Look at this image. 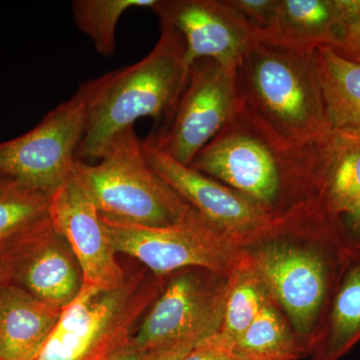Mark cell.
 <instances>
[{
  "label": "cell",
  "mask_w": 360,
  "mask_h": 360,
  "mask_svg": "<svg viewBox=\"0 0 360 360\" xmlns=\"http://www.w3.org/2000/svg\"><path fill=\"white\" fill-rule=\"evenodd\" d=\"M319 139L307 143L288 141L241 104L191 167L231 187L276 219L292 194H317Z\"/></svg>",
  "instance_id": "1"
},
{
  "label": "cell",
  "mask_w": 360,
  "mask_h": 360,
  "mask_svg": "<svg viewBox=\"0 0 360 360\" xmlns=\"http://www.w3.org/2000/svg\"><path fill=\"white\" fill-rule=\"evenodd\" d=\"M160 25V39L146 58L94 79L77 160H101L113 139L139 118L167 120L172 115L191 66L184 37Z\"/></svg>",
  "instance_id": "2"
},
{
  "label": "cell",
  "mask_w": 360,
  "mask_h": 360,
  "mask_svg": "<svg viewBox=\"0 0 360 360\" xmlns=\"http://www.w3.org/2000/svg\"><path fill=\"white\" fill-rule=\"evenodd\" d=\"M314 51L253 39L236 65L243 108L297 143L315 141L329 127Z\"/></svg>",
  "instance_id": "3"
},
{
  "label": "cell",
  "mask_w": 360,
  "mask_h": 360,
  "mask_svg": "<svg viewBox=\"0 0 360 360\" xmlns=\"http://www.w3.org/2000/svg\"><path fill=\"white\" fill-rule=\"evenodd\" d=\"M73 175L112 221L162 227L200 214L149 167L134 127L117 135L96 165L77 160Z\"/></svg>",
  "instance_id": "4"
},
{
  "label": "cell",
  "mask_w": 360,
  "mask_h": 360,
  "mask_svg": "<svg viewBox=\"0 0 360 360\" xmlns=\"http://www.w3.org/2000/svg\"><path fill=\"white\" fill-rule=\"evenodd\" d=\"M158 290L143 272L116 290L82 288L35 360L110 359L131 343L135 326Z\"/></svg>",
  "instance_id": "5"
},
{
  "label": "cell",
  "mask_w": 360,
  "mask_h": 360,
  "mask_svg": "<svg viewBox=\"0 0 360 360\" xmlns=\"http://www.w3.org/2000/svg\"><path fill=\"white\" fill-rule=\"evenodd\" d=\"M94 79L49 111L32 130L0 141V179L53 195L72 177Z\"/></svg>",
  "instance_id": "6"
},
{
  "label": "cell",
  "mask_w": 360,
  "mask_h": 360,
  "mask_svg": "<svg viewBox=\"0 0 360 360\" xmlns=\"http://www.w3.org/2000/svg\"><path fill=\"white\" fill-rule=\"evenodd\" d=\"M240 105L236 65L200 59L191 66L184 89L162 129L146 141L172 160L191 165Z\"/></svg>",
  "instance_id": "7"
},
{
  "label": "cell",
  "mask_w": 360,
  "mask_h": 360,
  "mask_svg": "<svg viewBox=\"0 0 360 360\" xmlns=\"http://www.w3.org/2000/svg\"><path fill=\"white\" fill-rule=\"evenodd\" d=\"M103 221L113 250L136 258L155 274L189 266L224 269V250L212 225L200 214L162 227L120 224L104 217Z\"/></svg>",
  "instance_id": "8"
},
{
  "label": "cell",
  "mask_w": 360,
  "mask_h": 360,
  "mask_svg": "<svg viewBox=\"0 0 360 360\" xmlns=\"http://www.w3.org/2000/svg\"><path fill=\"white\" fill-rule=\"evenodd\" d=\"M4 285L65 309L79 295L82 274L70 245L51 219L0 252Z\"/></svg>",
  "instance_id": "9"
},
{
  "label": "cell",
  "mask_w": 360,
  "mask_h": 360,
  "mask_svg": "<svg viewBox=\"0 0 360 360\" xmlns=\"http://www.w3.org/2000/svg\"><path fill=\"white\" fill-rule=\"evenodd\" d=\"M333 260L321 250L269 243L255 252L260 276L284 307L298 333H309L328 300Z\"/></svg>",
  "instance_id": "10"
},
{
  "label": "cell",
  "mask_w": 360,
  "mask_h": 360,
  "mask_svg": "<svg viewBox=\"0 0 360 360\" xmlns=\"http://www.w3.org/2000/svg\"><path fill=\"white\" fill-rule=\"evenodd\" d=\"M49 219L77 258L82 288L113 290L125 283L103 217L75 175L51 195Z\"/></svg>",
  "instance_id": "11"
},
{
  "label": "cell",
  "mask_w": 360,
  "mask_h": 360,
  "mask_svg": "<svg viewBox=\"0 0 360 360\" xmlns=\"http://www.w3.org/2000/svg\"><path fill=\"white\" fill-rule=\"evenodd\" d=\"M227 295L224 288H210L195 274H182L168 284L146 315L132 345L146 352L165 343L212 335L224 319Z\"/></svg>",
  "instance_id": "12"
},
{
  "label": "cell",
  "mask_w": 360,
  "mask_h": 360,
  "mask_svg": "<svg viewBox=\"0 0 360 360\" xmlns=\"http://www.w3.org/2000/svg\"><path fill=\"white\" fill-rule=\"evenodd\" d=\"M151 9L184 37L189 66L200 59L238 65L253 40L252 28L227 0H156Z\"/></svg>",
  "instance_id": "13"
},
{
  "label": "cell",
  "mask_w": 360,
  "mask_h": 360,
  "mask_svg": "<svg viewBox=\"0 0 360 360\" xmlns=\"http://www.w3.org/2000/svg\"><path fill=\"white\" fill-rule=\"evenodd\" d=\"M142 148L151 169L213 227L246 233L266 229L276 219L231 187L172 160L148 142L142 141Z\"/></svg>",
  "instance_id": "14"
},
{
  "label": "cell",
  "mask_w": 360,
  "mask_h": 360,
  "mask_svg": "<svg viewBox=\"0 0 360 360\" xmlns=\"http://www.w3.org/2000/svg\"><path fill=\"white\" fill-rule=\"evenodd\" d=\"M56 309L13 285L0 288V360H35L58 323Z\"/></svg>",
  "instance_id": "15"
},
{
  "label": "cell",
  "mask_w": 360,
  "mask_h": 360,
  "mask_svg": "<svg viewBox=\"0 0 360 360\" xmlns=\"http://www.w3.org/2000/svg\"><path fill=\"white\" fill-rule=\"evenodd\" d=\"M345 28L336 0H278L271 25L253 39L295 49L335 47Z\"/></svg>",
  "instance_id": "16"
},
{
  "label": "cell",
  "mask_w": 360,
  "mask_h": 360,
  "mask_svg": "<svg viewBox=\"0 0 360 360\" xmlns=\"http://www.w3.org/2000/svg\"><path fill=\"white\" fill-rule=\"evenodd\" d=\"M328 127L360 131V65L328 46L314 51Z\"/></svg>",
  "instance_id": "17"
},
{
  "label": "cell",
  "mask_w": 360,
  "mask_h": 360,
  "mask_svg": "<svg viewBox=\"0 0 360 360\" xmlns=\"http://www.w3.org/2000/svg\"><path fill=\"white\" fill-rule=\"evenodd\" d=\"M341 278L316 360H338L360 340V248Z\"/></svg>",
  "instance_id": "18"
},
{
  "label": "cell",
  "mask_w": 360,
  "mask_h": 360,
  "mask_svg": "<svg viewBox=\"0 0 360 360\" xmlns=\"http://www.w3.org/2000/svg\"><path fill=\"white\" fill-rule=\"evenodd\" d=\"M51 196L0 179V252L49 219Z\"/></svg>",
  "instance_id": "19"
},
{
  "label": "cell",
  "mask_w": 360,
  "mask_h": 360,
  "mask_svg": "<svg viewBox=\"0 0 360 360\" xmlns=\"http://www.w3.org/2000/svg\"><path fill=\"white\" fill-rule=\"evenodd\" d=\"M232 347L245 360H295L300 354V345L269 303Z\"/></svg>",
  "instance_id": "20"
},
{
  "label": "cell",
  "mask_w": 360,
  "mask_h": 360,
  "mask_svg": "<svg viewBox=\"0 0 360 360\" xmlns=\"http://www.w3.org/2000/svg\"><path fill=\"white\" fill-rule=\"evenodd\" d=\"M156 0H75L72 13L80 32L91 39L98 53L111 56L115 52L118 21L129 8H153Z\"/></svg>",
  "instance_id": "21"
},
{
  "label": "cell",
  "mask_w": 360,
  "mask_h": 360,
  "mask_svg": "<svg viewBox=\"0 0 360 360\" xmlns=\"http://www.w3.org/2000/svg\"><path fill=\"white\" fill-rule=\"evenodd\" d=\"M267 303L264 290L257 281L250 276L239 278L227 295L222 319L224 326L219 328V335L229 342H236Z\"/></svg>",
  "instance_id": "22"
},
{
  "label": "cell",
  "mask_w": 360,
  "mask_h": 360,
  "mask_svg": "<svg viewBox=\"0 0 360 360\" xmlns=\"http://www.w3.org/2000/svg\"><path fill=\"white\" fill-rule=\"evenodd\" d=\"M251 26L253 37L266 30L276 15L278 0H227Z\"/></svg>",
  "instance_id": "23"
},
{
  "label": "cell",
  "mask_w": 360,
  "mask_h": 360,
  "mask_svg": "<svg viewBox=\"0 0 360 360\" xmlns=\"http://www.w3.org/2000/svg\"><path fill=\"white\" fill-rule=\"evenodd\" d=\"M184 360H245L219 331L198 342Z\"/></svg>",
  "instance_id": "24"
},
{
  "label": "cell",
  "mask_w": 360,
  "mask_h": 360,
  "mask_svg": "<svg viewBox=\"0 0 360 360\" xmlns=\"http://www.w3.org/2000/svg\"><path fill=\"white\" fill-rule=\"evenodd\" d=\"M201 340V338H186L165 343L144 352L142 360H184Z\"/></svg>",
  "instance_id": "25"
},
{
  "label": "cell",
  "mask_w": 360,
  "mask_h": 360,
  "mask_svg": "<svg viewBox=\"0 0 360 360\" xmlns=\"http://www.w3.org/2000/svg\"><path fill=\"white\" fill-rule=\"evenodd\" d=\"M342 58L360 65V20L347 25L335 47H330Z\"/></svg>",
  "instance_id": "26"
},
{
  "label": "cell",
  "mask_w": 360,
  "mask_h": 360,
  "mask_svg": "<svg viewBox=\"0 0 360 360\" xmlns=\"http://www.w3.org/2000/svg\"><path fill=\"white\" fill-rule=\"evenodd\" d=\"M347 26L360 20V0H336Z\"/></svg>",
  "instance_id": "27"
},
{
  "label": "cell",
  "mask_w": 360,
  "mask_h": 360,
  "mask_svg": "<svg viewBox=\"0 0 360 360\" xmlns=\"http://www.w3.org/2000/svg\"><path fill=\"white\" fill-rule=\"evenodd\" d=\"M143 355L144 352L136 349V348L132 345V343H130L129 347L125 348V349H123L120 354L115 355V356L111 357V359L108 360H142L143 359Z\"/></svg>",
  "instance_id": "28"
},
{
  "label": "cell",
  "mask_w": 360,
  "mask_h": 360,
  "mask_svg": "<svg viewBox=\"0 0 360 360\" xmlns=\"http://www.w3.org/2000/svg\"><path fill=\"white\" fill-rule=\"evenodd\" d=\"M4 285V276H2L1 264H0V288Z\"/></svg>",
  "instance_id": "29"
}]
</instances>
